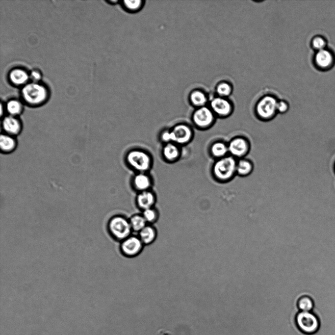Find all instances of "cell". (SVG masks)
Masks as SVG:
<instances>
[{"instance_id":"obj_1","label":"cell","mask_w":335,"mask_h":335,"mask_svg":"<svg viewBox=\"0 0 335 335\" xmlns=\"http://www.w3.org/2000/svg\"><path fill=\"white\" fill-rule=\"evenodd\" d=\"M110 235L115 240L121 242L132 234L129 219L121 215L111 217L107 224Z\"/></svg>"},{"instance_id":"obj_2","label":"cell","mask_w":335,"mask_h":335,"mask_svg":"<svg viewBox=\"0 0 335 335\" xmlns=\"http://www.w3.org/2000/svg\"><path fill=\"white\" fill-rule=\"evenodd\" d=\"M24 100L32 106H37L46 101L48 96L46 88L38 82L26 84L22 90Z\"/></svg>"},{"instance_id":"obj_3","label":"cell","mask_w":335,"mask_h":335,"mask_svg":"<svg viewBox=\"0 0 335 335\" xmlns=\"http://www.w3.org/2000/svg\"><path fill=\"white\" fill-rule=\"evenodd\" d=\"M237 161L234 157L226 156L218 159L213 166V174L221 181L230 180L236 173Z\"/></svg>"},{"instance_id":"obj_4","label":"cell","mask_w":335,"mask_h":335,"mask_svg":"<svg viewBox=\"0 0 335 335\" xmlns=\"http://www.w3.org/2000/svg\"><path fill=\"white\" fill-rule=\"evenodd\" d=\"M128 164L138 173H146L152 165V158L144 151L134 149L129 151L126 155Z\"/></svg>"},{"instance_id":"obj_5","label":"cell","mask_w":335,"mask_h":335,"mask_svg":"<svg viewBox=\"0 0 335 335\" xmlns=\"http://www.w3.org/2000/svg\"><path fill=\"white\" fill-rule=\"evenodd\" d=\"M296 322L300 330L308 335L316 333L320 326L319 318L311 311L299 312L296 316Z\"/></svg>"},{"instance_id":"obj_6","label":"cell","mask_w":335,"mask_h":335,"mask_svg":"<svg viewBox=\"0 0 335 335\" xmlns=\"http://www.w3.org/2000/svg\"><path fill=\"white\" fill-rule=\"evenodd\" d=\"M144 246L138 235L131 234L121 242L120 249L124 256L133 258L141 253Z\"/></svg>"},{"instance_id":"obj_7","label":"cell","mask_w":335,"mask_h":335,"mask_svg":"<svg viewBox=\"0 0 335 335\" xmlns=\"http://www.w3.org/2000/svg\"><path fill=\"white\" fill-rule=\"evenodd\" d=\"M171 143L183 145L188 143L192 138L193 131L191 128L185 124H180L170 129Z\"/></svg>"},{"instance_id":"obj_8","label":"cell","mask_w":335,"mask_h":335,"mask_svg":"<svg viewBox=\"0 0 335 335\" xmlns=\"http://www.w3.org/2000/svg\"><path fill=\"white\" fill-rule=\"evenodd\" d=\"M278 102L271 96H266L262 99L257 106V113L263 119H268L272 117L277 111Z\"/></svg>"},{"instance_id":"obj_9","label":"cell","mask_w":335,"mask_h":335,"mask_svg":"<svg viewBox=\"0 0 335 335\" xmlns=\"http://www.w3.org/2000/svg\"><path fill=\"white\" fill-rule=\"evenodd\" d=\"M214 119L212 111L205 106L201 107L196 110L192 116L194 124L200 128H206L211 126Z\"/></svg>"},{"instance_id":"obj_10","label":"cell","mask_w":335,"mask_h":335,"mask_svg":"<svg viewBox=\"0 0 335 335\" xmlns=\"http://www.w3.org/2000/svg\"><path fill=\"white\" fill-rule=\"evenodd\" d=\"M1 127L3 133L14 136L21 133L23 128L22 123L18 117L9 115L2 118Z\"/></svg>"},{"instance_id":"obj_11","label":"cell","mask_w":335,"mask_h":335,"mask_svg":"<svg viewBox=\"0 0 335 335\" xmlns=\"http://www.w3.org/2000/svg\"><path fill=\"white\" fill-rule=\"evenodd\" d=\"M229 153L233 157H241L245 155L249 149L248 141L241 137H237L232 139L229 143Z\"/></svg>"},{"instance_id":"obj_12","label":"cell","mask_w":335,"mask_h":335,"mask_svg":"<svg viewBox=\"0 0 335 335\" xmlns=\"http://www.w3.org/2000/svg\"><path fill=\"white\" fill-rule=\"evenodd\" d=\"M315 64L321 69H327L333 64L334 57L333 53L328 50L323 49L317 51L314 57Z\"/></svg>"},{"instance_id":"obj_13","label":"cell","mask_w":335,"mask_h":335,"mask_svg":"<svg viewBox=\"0 0 335 335\" xmlns=\"http://www.w3.org/2000/svg\"><path fill=\"white\" fill-rule=\"evenodd\" d=\"M155 201V195L149 190L140 192L136 199L138 207L142 211L154 207Z\"/></svg>"},{"instance_id":"obj_14","label":"cell","mask_w":335,"mask_h":335,"mask_svg":"<svg viewBox=\"0 0 335 335\" xmlns=\"http://www.w3.org/2000/svg\"><path fill=\"white\" fill-rule=\"evenodd\" d=\"M211 106L212 111L221 116L228 115L232 110V107L229 102L220 98L213 99L211 102Z\"/></svg>"},{"instance_id":"obj_15","label":"cell","mask_w":335,"mask_h":335,"mask_svg":"<svg viewBox=\"0 0 335 335\" xmlns=\"http://www.w3.org/2000/svg\"><path fill=\"white\" fill-rule=\"evenodd\" d=\"M17 146V142L15 136L4 133L0 136V149L3 154H9L13 152Z\"/></svg>"},{"instance_id":"obj_16","label":"cell","mask_w":335,"mask_h":335,"mask_svg":"<svg viewBox=\"0 0 335 335\" xmlns=\"http://www.w3.org/2000/svg\"><path fill=\"white\" fill-rule=\"evenodd\" d=\"M134 187L140 192L148 190L152 185V180L146 173H138L133 178Z\"/></svg>"},{"instance_id":"obj_17","label":"cell","mask_w":335,"mask_h":335,"mask_svg":"<svg viewBox=\"0 0 335 335\" xmlns=\"http://www.w3.org/2000/svg\"><path fill=\"white\" fill-rule=\"evenodd\" d=\"M138 233V236L145 245L153 243L157 237V231L151 224H147Z\"/></svg>"},{"instance_id":"obj_18","label":"cell","mask_w":335,"mask_h":335,"mask_svg":"<svg viewBox=\"0 0 335 335\" xmlns=\"http://www.w3.org/2000/svg\"><path fill=\"white\" fill-rule=\"evenodd\" d=\"M180 151L178 145L174 143H168L164 146L162 155L164 158L169 161H173L179 157Z\"/></svg>"},{"instance_id":"obj_19","label":"cell","mask_w":335,"mask_h":335,"mask_svg":"<svg viewBox=\"0 0 335 335\" xmlns=\"http://www.w3.org/2000/svg\"><path fill=\"white\" fill-rule=\"evenodd\" d=\"M9 77L13 83L18 85L25 84L29 78V76L26 72L20 68L11 71Z\"/></svg>"},{"instance_id":"obj_20","label":"cell","mask_w":335,"mask_h":335,"mask_svg":"<svg viewBox=\"0 0 335 335\" xmlns=\"http://www.w3.org/2000/svg\"><path fill=\"white\" fill-rule=\"evenodd\" d=\"M210 152L213 156L219 159L227 156L229 153L228 146L223 142L217 141L211 145Z\"/></svg>"},{"instance_id":"obj_21","label":"cell","mask_w":335,"mask_h":335,"mask_svg":"<svg viewBox=\"0 0 335 335\" xmlns=\"http://www.w3.org/2000/svg\"><path fill=\"white\" fill-rule=\"evenodd\" d=\"M132 232L139 233L148 224L142 214H136L129 219Z\"/></svg>"},{"instance_id":"obj_22","label":"cell","mask_w":335,"mask_h":335,"mask_svg":"<svg viewBox=\"0 0 335 335\" xmlns=\"http://www.w3.org/2000/svg\"><path fill=\"white\" fill-rule=\"evenodd\" d=\"M253 165L247 159H240L237 162L236 173L240 176H245L249 175L252 171Z\"/></svg>"},{"instance_id":"obj_23","label":"cell","mask_w":335,"mask_h":335,"mask_svg":"<svg viewBox=\"0 0 335 335\" xmlns=\"http://www.w3.org/2000/svg\"><path fill=\"white\" fill-rule=\"evenodd\" d=\"M6 110L8 115L17 116L23 111V105L21 103L17 100H11L6 104Z\"/></svg>"},{"instance_id":"obj_24","label":"cell","mask_w":335,"mask_h":335,"mask_svg":"<svg viewBox=\"0 0 335 335\" xmlns=\"http://www.w3.org/2000/svg\"><path fill=\"white\" fill-rule=\"evenodd\" d=\"M142 215L148 224L152 225L155 223L159 217L157 210L154 207L143 210Z\"/></svg>"},{"instance_id":"obj_25","label":"cell","mask_w":335,"mask_h":335,"mask_svg":"<svg viewBox=\"0 0 335 335\" xmlns=\"http://www.w3.org/2000/svg\"><path fill=\"white\" fill-rule=\"evenodd\" d=\"M299 309L303 311H311L314 307L313 300L308 296L301 297L298 302Z\"/></svg>"},{"instance_id":"obj_26","label":"cell","mask_w":335,"mask_h":335,"mask_svg":"<svg viewBox=\"0 0 335 335\" xmlns=\"http://www.w3.org/2000/svg\"><path fill=\"white\" fill-rule=\"evenodd\" d=\"M190 99L193 104L202 107L206 102L205 94L199 91H194L190 96Z\"/></svg>"},{"instance_id":"obj_27","label":"cell","mask_w":335,"mask_h":335,"mask_svg":"<svg viewBox=\"0 0 335 335\" xmlns=\"http://www.w3.org/2000/svg\"><path fill=\"white\" fill-rule=\"evenodd\" d=\"M218 94L222 96H227L230 95L232 88L231 86L226 82H223L219 84L217 88Z\"/></svg>"},{"instance_id":"obj_28","label":"cell","mask_w":335,"mask_h":335,"mask_svg":"<svg viewBox=\"0 0 335 335\" xmlns=\"http://www.w3.org/2000/svg\"><path fill=\"white\" fill-rule=\"evenodd\" d=\"M326 44L325 40L321 36L315 37L312 42L313 48L317 51L325 49Z\"/></svg>"},{"instance_id":"obj_29","label":"cell","mask_w":335,"mask_h":335,"mask_svg":"<svg viewBox=\"0 0 335 335\" xmlns=\"http://www.w3.org/2000/svg\"><path fill=\"white\" fill-rule=\"evenodd\" d=\"M140 0H125V4L127 7L130 10H136L141 5Z\"/></svg>"},{"instance_id":"obj_30","label":"cell","mask_w":335,"mask_h":335,"mask_svg":"<svg viewBox=\"0 0 335 335\" xmlns=\"http://www.w3.org/2000/svg\"><path fill=\"white\" fill-rule=\"evenodd\" d=\"M29 76V78L34 82H38L41 78V74L40 72L37 70H33L31 72Z\"/></svg>"},{"instance_id":"obj_31","label":"cell","mask_w":335,"mask_h":335,"mask_svg":"<svg viewBox=\"0 0 335 335\" xmlns=\"http://www.w3.org/2000/svg\"><path fill=\"white\" fill-rule=\"evenodd\" d=\"M288 108V105L286 103L281 101L277 103V110L281 113L285 112Z\"/></svg>"},{"instance_id":"obj_32","label":"cell","mask_w":335,"mask_h":335,"mask_svg":"<svg viewBox=\"0 0 335 335\" xmlns=\"http://www.w3.org/2000/svg\"><path fill=\"white\" fill-rule=\"evenodd\" d=\"M334 171H335V162H334Z\"/></svg>"}]
</instances>
